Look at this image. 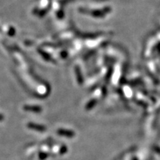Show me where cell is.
I'll use <instances>...</instances> for the list:
<instances>
[{
  "instance_id": "6da1fadb",
  "label": "cell",
  "mask_w": 160,
  "mask_h": 160,
  "mask_svg": "<svg viewBox=\"0 0 160 160\" xmlns=\"http://www.w3.org/2000/svg\"><path fill=\"white\" fill-rule=\"evenodd\" d=\"M57 134L59 135L65 136V137L68 138H73L75 136L76 134L75 132L70 130H67V129H63V128H60L57 130Z\"/></svg>"
},
{
  "instance_id": "7a4b0ae2",
  "label": "cell",
  "mask_w": 160,
  "mask_h": 160,
  "mask_svg": "<svg viewBox=\"0 0 160 160\" xmlns=\"http://www.w3.org/2000/svg\"><path fill=\"white\" fill-rule=\"evenodd\" d=\"M28 127L32 130H36V131L39 132H45L46 131V128L43 125H40V124H35V123H28Z\"/></svg>"
},
{
  "instance_id": "3957f363",
  "label": "cell",
  "mask_w": 160,
  "mask_h": 160,
  "mask_svg": "<svg viewBox=\"0 0 160 160\" xmlns=\"http://www.w3.org/2000/svg\"><path fill=\"white\" fill-rule=\"evenodd\" d=\"M25 110H28V111H36V112H39V111H41V108L39 107H32V106H25Z\"/></svg>"
},
{
  "instance_id": "277c9868",
  "label": "cell",
  "mask_w": 160,
  "mask_h": 160,
  "mask_svg": "<svg viewBox=\"0 0 160 160\" xmlns=\"http://www.w3.org/2000/svg\"><path fill=\"white\" fill-rule=\"evenodd\" d=\"M47 156H48V154L46 153H40V155H39V158L40 160H44L47 158Z\"/></svg>"
},
{
  "instance_id": "5b68a950",
  "label": "cell",
  "mask_w": 160,
  "mask_h": 160,
  "mask_svg": "<svg viewBox=\"0 0 160 160\" xmlns=\"http://www.w3.org/2000/svg\"><path fill=\"white\" fill-rule=\"evenodd\" d=\"M67 151H68L67 147H66V146H62V148H61V150H60V151H59V153H60L61 154H63V153H65V152H67Z\"/></svg>"
},
{
  "instance_id": "8992f818",
  "label": "cell",
  "mask_w": 160,
  "mask_h": 160,
  "mask_svg": "<svg viewBox=\"0 0 160 160\" xmlns=\"http://www.w3.org/2000/svg\"><path fill=\"white\" fill-rule=\"evenodd\" d=\"M3 119H4V117H3V116L0 115V121H2V120H3Z\"/></svg>"
}]
</instances>
